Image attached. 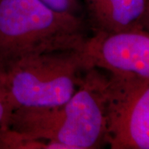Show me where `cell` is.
<instances>
[{"label": "cell", "instance_id": "5", "mask_svg": "<svg viewBox=\"0 0 149 149\" xmlns=\"http://www.w3.org/2000/svg\"><path fill=\"white\" fill-rule=\"evenodd\" d=\"M81 52L88 67L149 80V32L145 30L91 35Z\"/></svg>", "mask_w": 149, "mask_h": 149}, {"label": "cell", "instance_id": "4", "mask_svg": "<svg viewBox=\"0 0 149 149\" xmlns=\"http://www.w3.org/2000/svg\"><path fill=\"white\" fill-rule=\"evenodd\" d=\"M107 146L149 149V80L108 73Z\"/></svg>", "mask_w": 149, "mask_h": 149}, {"label": "cell", "instance_id": "11", "mask_svg": "<svg viewBox=\"0 0 149 149\" xmlns=\"http://www.w3.org/2000/svg\"><path fill=\"white\" fill-rule=\"evenodd\" d=\"M148 1H149V0H148Z\"/></svg>", "mask_w": 149, "mask_h": 149}, {"label": "cell", "instance_id": "10", "mask_svg": "<svg viewBox=\"0 0 149 149\" xmlns=\"http://www.w3.org/2000/svg\"><path fill=\"white\" fill-rule=\"evenodd\" d=\"M144 30L149 32V12L148 16H147V18H146L145 23H144Z\"/></svg>", "mask_w": 149, "mask_h": 149}, {"label": "cell", "instance_id": "3", "mask_svg": "<svg viewBox=\"0 0 149 149\" xmlns=\"http://www.w3.org/2000/svg\"><path fill=\"white\" fill-rule=\"evenodd\" d=\"M86 68L81 51L45 52L0 67V80L15 109L57 106L72 96Z\"/></svg>", "mask_w": 149, "mask_h": 149}, {"label": "cell", "instance_id": "8", "mask_svg": "<svg viewBox=\"0 0 149 149\" xmlns=\"http://www.w3.org/2000/svg\"><path fill=\"white\" fill-rule=\"evenodd\" d=\"M41 1L49 8L56 12L85 18V13H84L81 0H41Z\"/></svg>", "mask_w": 149, "mask_h": 149}, {"label": "cell", "instance_id": "7", "mask_svg": "<svg viewBox=\"0 0 149 149\" xmlns=\"http://www.w3.org/2000/svg\"><path fill=\"white\" fill-rule=\"evenodd\" d=\"M0 149H65L61 144L28 139L6 126H0Z\"/></svg>", "mask_w": 149, "mask_h": 149}, {"label": "cell", "instance_id": "1", "mask_svg": "<svg viewBox=\"0 0 149 149\" xmlns=\"http://www.w3.org/2000/svg\"><path fill=\"white\" fill-rule=\"evenodd\" d=\"M108 73L85 70L67 101L52 107H19L8 126L28 139L61 144L65 149H99L107 146Z\"/></svg>", "mask_w": 149, "mask_h": 149}, {"label": "cell", "instance_id": "9", "mask_svg": "<svg viewBox=\"0 0 149 149\" xmlns=\"http://www.w3.org/2000/svg\"><path fill=\"white\" fill-rule=\"evenodd\" d=\"M15 107L0 80V126H8Z\"/></svg>", "mask_w": 149, "mask_h": 149}, {"label": "cell", "instance_id": "6", "mask_svg": "<svg viewBox=\"0 0 149 149\" xmlns=\"http://www.w3.org/2000/svg\"><path fill=\"white\" fill-rule=\"evenodd\" d=\"M91 35L144 30L148 0H81Z\"/></svg>", "mask_w": 149, "mask_h": 149}, {"label": "cell", "instance_id": "2", "mask_svg": "<svg viewBox=\"0 0 149 149\" xmlns=\"http://www.w3.org/2000/svg\"><path fill=\"white\" fill-rule=\"evenodd\" d=\"M91 36L85 18L41 0H0V67L30 55L82 51Z\"/></svg>", "mask_w": 149, "mask_h": 149}]
</instances>
